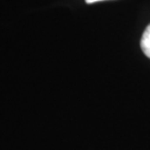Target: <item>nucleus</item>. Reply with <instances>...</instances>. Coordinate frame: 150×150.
<instances>
[{"label": "nucleus", "instance_id": "f03ea898", "mask_svg": "<svg viewBox=\"0 0 150 150\" xmlns=\"http://www.w3.org/2000/svg\"><path fill=\"white\" fill-rule=\"evenodd\" d=\"M99 1H105V0H86L87 4H95V2H99Z\"/></svg>", "mask_w": 150, "mask_h": 150}, {"label": "nucleus", "instance_id": "f257e3e1", "mask_svg": "<svg viewBox=\"0 0 150 150\" xmlns=\"http://www.w3.org/2000/svg\"><path fill=\"white\" fill-rule=\"evenodd\" d=\"M140 46L144 51V54L150 58V25L146 28V30L142 33L141 37V41H140Z\"/></svg>", "mask_w": 150, "mask_h": 150}]
</instances>
